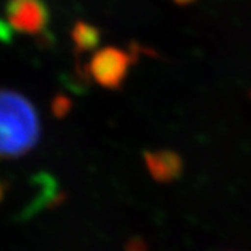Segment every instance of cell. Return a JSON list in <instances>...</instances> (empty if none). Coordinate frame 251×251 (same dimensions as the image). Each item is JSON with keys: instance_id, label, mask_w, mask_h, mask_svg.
Returning <instances> with one entry per match:
<instances>
[{"instance_id": "6", "label": "cell", "mask_w": 251, "mask_h": 251, "mask_svg": "<svg viewBox=\"0 0 251 251\" xmlns=\"http://www.w3.org/2000/svg\"><path fill=\"white\" fill-rule=\"evenodd\" d=\"M51 109H53V114H55L58 118H64L71 109V101H70V99H67L64 96H56L51 103Z\"/></svg>"}, {"instance_id": "8", "label": "cell", "mask_w": 251, "mask_h": 251, "mask_svg": "<svg viewBox=\"0 0 251 251\" xmlns=\"http://www.w3.org/2000/svg\"><path fill=\"white\" fill-rule=\"evenodd\" d=\"M2 195H3V183L0 180V200H2Z\"/></svg>"}, {"instance_id": "5", "label": "cell", "mask_w": 251, "mask_h": 251, "mask_svg": "<svg viewBox=\"0 0 251 251\" xmlns=\"http://www.w3.org/2000/svg\"><path fill=\"white\" fill-rule=\"evenodd\" d=\"M71 40L77 53L96 50L100 44V30L93 25L79 20L71 29Z\"/></svg>"}, {"instance_id": "1", "label": "cell", "mask_w": 251, "mask_h": 251, "mask_svg": "<svg viewBox=\"0 0 251 251\" xmlns=\"http://www.w3.org/2000/svg\"><path fill=\"white\" fill-rule=\"evenodd\" d=\"M40 136V117L32 101L12 89H0V157L29 153Z\"/></svg>"}, {"instance_id": "4", "label": "cell", "mask_w": 251, "mask_h": 251, "mask_svg": "<svg viewBox=\"0 0 251 251\" xmlns=\"http://www.w3.org/2000/svg\"><path fill=\"white\" fill-rule=\"evenodd\" d=\"M144 162L150 176L159 183H171L183 173V157L174 150L144 151Z\"/></svg>"}, {"instance_id": "7", "label": "cell", "mask_w": 251, "mask_h": 251, "mask_svg": "<svg viewBox=\"0 0 251 251\" xmlns=\"http://www.w3.org/2000/svg\"><path fill=\"white\" fill-rule=\"evenodd\" d=\"M173 2H174L176 5H178V6H188V5L194 3L195 0H173Z\"/></svg>"}, {"instance_id": "3", "label": "cell", "mask_w": 251, "mask_h": 251, "mask_svg": "<svg viewBox=\"0 0 251 251\" xmlns=\"http://www.w3.org/2000/svg\"><path fill=\"white\" fill-rule=\"evenodd\" d=\"M5 12L9 27L29 35L43 33L50 20L49 8L43 0H8Z\"/></svg>"}, {"instance_id": "2", "label": "cell", "mask_w": 251, "mask_h": 251, "mask_svg": "<svg viewBox=\"0 0 251 251\" xmlns=\"http://www.w3.org/2000/svg\"><path fill=\"white\" fill-rule=\"evenodd\" d=\"M135 62V55L118 47L96 50L86 67L89 77L104 89H120Z\"/></svg>"}]
</instances>
